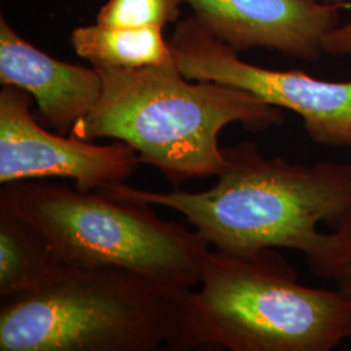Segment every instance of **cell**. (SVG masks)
<instances>
[{
	"instance_id": "1",
	"label": "cell",
	"mask_w": 351,
	"mask_h": 351,
	"mask_svg": "<svg viewBox=\"0 0 351 351\" xmlns=\"http://www.w3.org/2000/svg\"><path fill=\"white\" fill-rule=\"evenodd\" d=\"M217 182L201 193H158L119 184L106 195L184 215L206 242L226 255L250 256L265 249H291L319 259L330 242L320 224L339 229L351 217V164L291 163L267 159L252 142L223 149Z\"/></svg>"
},
{
	"instance_id": "2",
	"label": "cell",
	"mask_w": 351,
	"mask_h": 351,
	"mask_svg": "<svg viewBox=\"0 0 351 351\" xmlns=\"http://www.w3.org/2000/svg\"><path fill=\"white\" fill-rule=\"evenodd\" d=\"M101 98L69 136L123 141L142 164L178 189L191 178L217 176L226 164L219 134L239 123L250 132L281 125L282 108L249 91L193 81L175 59L139 69H99Z\"/></svg>"
},
{
	"instance_id": "3",
	"label": "cell",
	"mask_w": 351,
	"mask_h": 351,
	"mask_svg": "<svg viewBox=\"0 0 351 351\" xmlns=\"http://www.w3.org/2000/svg\"><path fill=\"white\" fill-rule=\"evenodd\" d=\"M191 294L125 268L62 264L1 298L0 351L180 350Z\"/></svg>"
},
{
	"instance_id": "4",
	"label": "cell",
	"mask_w": 351,
	"mask_h": 351,
	"mask_svg": "<svg viewBox=\"0 0 351 351\" xmlns=\"http://www.w3.org/2000/svg\"><path fill=\"white\" fill-rule=\"evenodd\" d=\"M180 350L330 351L351 339V293L310 288L274 249L208 252Z\"/></svg>"
},
{
	"instance_id": "5",
	"label": "cell",
	"mask_w": 351,
	"mask_h": 351,
	"mask_svg": "<svg viewBox=\"0 0 351 351\" xmlns=\"http://www.w3.org/2000/svg\"><path fill=\"white\" fill-rule=\"evenodd\" d=\"M0 203L33 226L62 264L125 268L178 288L201 284L210 245L197 230L159 219L150 204L45 180L4 184Z\"/></svg>"
},
{
	"instance_id": "6",
	"label": "cell",
	"mask_w": 351,
	"mask_h": 351,
	"mask_svg": "<svg viewBox=\"0 0 351 351\" xmlns=\"http://www.w3.org/2000/svg\"><path fill=\"white\" fill-rule=\"evenodd\" d=\"M169 46L180 72L188 80L249 91L268 104L301 116L304 130L316 143L349 145L351 81H322L302 71H274L246 63L194 16L177 24Z\"/></svg>"
},
{
	"instance_id": "7",
	"label": "cell",
	"mask_w": 351,
	"mask_h": 351,
	"mask_svg": "<svg viewBox=\"0 0 351 351\" xmlns=\"http://www.w3.org/2000/svg\"><path fill=\"white\" fill-rule=\"evenodd\" d=\"M33 97L3 85L0 91V184L52 177L75 180V189L98 191L124 184L137 169V151L123 141L94 145L51 133L30 112Z\"/></svg>"
},
{
	"instance_id": "8",
	"label": "cell",
	"mask_w": 351,
	"mask_h": 351,
	"mask_svg": "<svg viewBox=\"0 0 351 351\" xmlns=\"http://www.w3.org/2000/svg\"><path fill=\"white\" fill-rule=\"evenodd\" d=\"M194 17L232 50L265 47L306 59L326 32L322 0H184Z\"/></svg>"
},
{
	"instance_id": "9",
	"label": "cell",
	"mask_w": 351,
	"mask_h": 351,
	"mask_svg": "<svg viewBox=\"0 0 351 351\" xmlns=\"http://www.w3.org/2000/svg\"><path fill=\"white\" fill-rule=\"evenodd\" d=\"M0 82L29 93L37 101L42 121L58 134H71L73 126L99 101L103 78L99 69L65 63L20 37L0 19Z\"/></svg>"
},
{
	"instance_id": "10",
	"label": "cell",
	"mask_w": 351,
	"mask_h": 351,
	"mask_svg": "<svg viewBox=\"0 0 351 351\" xmlns=\"http://www.w3.org/2000/svg\"><path fill=\"white\" fill-rule=\"evenodd\" d=\"M71 45L97 69H139L173 58L163 29L155 26H81L73 30Z\"/></svg>"
},
{
	"instance_id": "11",
	"label": "cell",
	"mask_w": 351,
	"mask_h": 351,
	"mask_svg": "<svg viewBox=\"0 0 351 351\" xmlns=\"http://www.w3.org/2000/svg\"><path fill=\"white\" fill-rule=\"evenodd\" d=\"M60 265L37 230L0 203V298L37 287Z\"/></svg>"
},
{
	"instance_id": "12",
	"label": "cell",
	"mask_w": 351,
	"mask_h": 351,
	"mask_svg": "<svg viewBox=\"0 0 351 351\" xmlns=\"http://www.w3.org/2000/svg\"><path fill=\"white\" fill-rule=\"evenodd\" d=\"M184 0H107L97 16L101 25L162 27L176 23Z\"/></svg>"
},
{
	"instance_id": "13",
	"label": "cell",
	"mask_w": 351,
	"mask_h": 351,
	"mask_svg": "<svg viewBox=\"0 0 351 351\" xmlns=\"http://www.w3.org/2000/svg\"><path fill=\"white\" fill-rule=\"evenodd\" d=\"M332 232L333 239L326 254L310 268L316 276L330 278L339 289L351 293V217Z\"/></svg>"
},
{
	"instance_id": "14",
	"label": "cell",
	"mask_w": 351,
	"mask_h": 351,
	"mask_svg": "<svg viewBox=\"0 0 351 351\" xmlns=\"http://www.w3.org/2000/svg\"><path fill=\"white\" fill-rule=\"evenodd\" d=\"M323 50L329 55H351V21L341 27H335L323 39Z\"/></svg>"
},
{
	"instance_id": "15",
	"label": "cell",
	"mask_w": 351,
	"mask_h": 351,
	"mask_svg": "<svg viewBox=\"0 0 351 351\" xmlns=\"http://www.w3.org/2000/svg\"><path fill=\"white\" fill-rule=\"evenodd\" d=\"M328 4H335V5H339L342 10H350L351 3L348 0H323Z\"/></svg>"
},
{
	"instance_id": "16",
	"label": "cell",
	"mask_w": 351,
	"mask_h": 351,
	"mask_svg": "<svg viewBox=\"0 0 351 351\" xmlns=\"http://www.w3.org/2000/svg\"><path fill=\"white\" fill-rule=\"evenodd\" d=\"M348 147H349V149L351 150V138L350 141H349V145H348Z\"/></svg>"
}]
</instances>
